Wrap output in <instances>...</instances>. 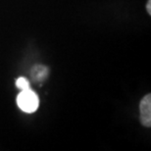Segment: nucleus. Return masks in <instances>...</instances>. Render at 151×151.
<instances>
[{
	"label": "nucleus",
	"instance_id": "nucleus-2",
	"mask_svg": "<svg viewBox=\"0 0 151 151\" xmlns=\"http://www.w3.org/2000/svg\"><path fill=\"white\" fill-rule=\"evenodd\" d=\"M140 111V122L141 124L149 128L151 126V94L148 93L141 99L139 104Z\"/></svg>",
	"mask_w": 151,
	"mask_h": 151
},
{
	"label": "nucleus",
	"instance_id": "nucleus-1",
	"mask_svg": "<svg viewBox=\"0 0 151 151\" xmlns=\"http://www.w3.org/2000/svg\"><path fill=\"white\" fill-rule=\"evenodd\" d=\"M17 104L23 112L34 113L39 106V98L37 94L31 88L21 90L17 96Z\"/></svg>",
	"mask_w": 151,
	"mask_h": 151
},
{
	"label": "nucleus",
	"instance_id": "nucleus-4",
	"mask_svg": "<svg viewBox=\"0 0 151 151\" xmlns=\"http://www.w3.org/2000/svg\"><path fill=\"white\" fill-rule=\"evenodd\" d=\"M16 86L19 89L24 90V89H28L29 88V81L28 78H24V77H20L18 80L16 81Z\"/></svg>",
	"mask_w": 151,
	"mask_h": 151
},
{
	"label": "nucleus",
	"instance_id": "nucleus-3",
	"mask_svg": "<svg viewBox=\"0 0 151 151\" xmlns=\"http://www.w3.org/2000/svg\"><path fill=\"white\" fill-rule=\"evenodd\" d=\"M48 70L44 66H35L32 70V77L35 81H43L46 78Z\"/></svg>",
	"mask_w": 151,
	"mask_h": 151
},
{
	"label": "nucleus",
	"instance_id": "nucleus-5",
	"mask_svg": "<svg viewBox=\"0 0 151 151\" xmlns=\"http://www.w3.org/2000/svg\"><path fill=\"white\" fill-rule=\"evenodd\" d=\"M146 10H147V12H148V14L151 15V0H148V2H147Z\"/></svg>",
	"mask_w": 151,
	"mask_h": 151
}]
</instances>
